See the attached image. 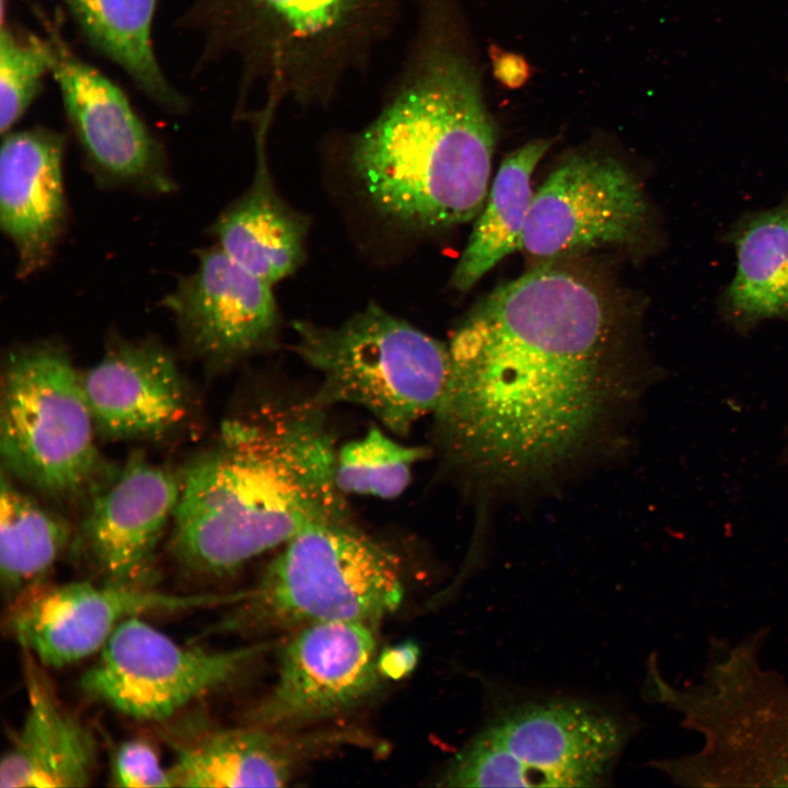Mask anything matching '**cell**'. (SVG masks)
Masks as SVG:
<instances>
[{
	"instance_id": "1",
	"label": "cell",
	"mask_w": 788,
	"mask_h": 788,
	"mask_svg": "<svg viewBox=\"0 0 788 788\" xmlns=\"http://www.w3.org/2000/svg\"><path fill=\"white\" fill-rule=\"evenodd\" d=\"M448 349L438 441L452 464L499 484L573 460L633 394L604 300L548 266L480 300Z\"/></svg>"
},
{
	"instance_id": "2",
	"label": "cell",
	"mask_w": 788,
	"mask_h": 788,
	"mask_svg": "<svg viewBox=\"0 0 788 788\" xmlns=\"http://www.w3.org/2000/svg\"><path fill=\"white\" fill-rule=\"evenodd\" d=\"M496 127L456 0H416V23L383 102L347 140L376 212L404 229L468 222L487 196Z\"/></svg>"
},
{
	"instance_id": "3",
	"label": "cell",
	"mask_w": 788,
	"mask_h": 788,
	"mask_svg": "<svg viewBox=\"0 0 788 788\" xmlns=\"http://www.w3.org/2000/svg\"><path fill=\"white\" fill-rule=\"evenodd\" d=\"M325 409L312 396L273 399L222 422L181 473L170 541L178 565L228 576L306 528L350 514Z\"/></svg>"
},
{
	"instance_id": "4",
	"label": "cell",
	"mask_w": 788,
	"mask_h": 788,
	"mask_svg": "<svg viewBox=\"0 0 788 788\" xmlns=\"http://www.w3.org/2000/svg\"><path fill=\"white\" fill-rule=\"evenodd\" d=\"M404 0H185L175 26L199 44L193 70L236 67L235 116L273 123L286 103L325 108L392 35Z\"/></svg>"
},
{
	"instance_id": "5",
	"label": "cell",
	"mask_w": 788,
	"mask_h": 788,
	"mask_svg": "<svg viewBox=\"0 0 788 788\" xmlns=\"http://www.w3.org/2000/svg\"><path fill=\"white\" fill-rule=\"evenodd\" d=\"M769 630L734 645L709 640L700 681L667 698L699 750L657 763L675 784L693 787H788V681L764 669Z\"/></svg>"
},
{
	"instance_id": "6",
	"label": "cell",
	"mask_w": 788,
	"mask_h": 788,
	"mask_svg": "<svg viewBox=\"0 0 788 788\" xmlns=\"http://www.w3.org/2000/svg\"><path fill=\"white\" fill-rule=\"evenodd\" d=\"M403 596L397 555L350 514L337 517L282 545L213 631L296 630L324 622L375 625L399 607Z\"/></svg>"
},
{
	"instance_id": "7",
	"label": "cell",
	"mask_w": 788,
	"mask_h": 788,
	"mask_svg": "<svg viewBox=\"0 0 788 788\" xmlns=\"http://www.w3.org/2000/svg\"><path fill=\"white\" fill-rule=\"evenodd\" d=\"M292 327V350L320 378L311 396L321 406L362 407L397 436L437 410L450 371L448 346L379 304L338 326L298 320Z\"/></svg>"
},
{
	"instance_id": "8",
	"label": "cell",
	"mask_w": 788,
	"mask_h": 788,
	"mask_svg": "<svg viewBox=\"0 0 788 788\" xmlns=\"http://www.w3.org/2000/svg\"><path fill=\"white\" fill-rule=\"evenodd\" d=\"M96 429L82 374L60 345L38 341L8 354L0 402L2 471L55 499L96 482Z\"/></svg>"
},
{
	"instance_id": "9",
	"label": "cell",
	"mask_w": 788,
	"mask_h": 788,
	"mask_svg": "<svg viewBox=\"0 0 788 788\" xmlns=\"http://www.w3.org/2000/svg\"><path fill=\"white\" fill-rule=\"evenodd\" d=\"M627 727L578 699L524 703L495 717L448 764L449 787H594L609 778Z\"/></svg>"
},
{
	"instance_id": "10",
	"label": "cell",
	"mask_w": 788,
	"mask_h": 788,
	"mask_svg": "<svg viewBox=\"0 0 788 788\" xmlns=\"http://www.w3.org/2000/svg\"><path fill=\"white\" fill-rule=\"evenodd\" d=\"M209 650L175 642L140 616L123 622L82 679L92 698L135 719L166 721L234 682L266 649Z\"/></svg>"
},
{
	"instance_id": "11",
	"label": "cell",
	"mask_w": 788,
	"mask_h": 788,
	"mask_svg": "<svg viewBox=\"0 0 788 788\" xmlns=\"http://www.w3.org/2000/svg\"><path fill=\"white\" fill-rule=\"evenodd\" d=\"M33 10L49 46L65 116L96 184L155 195L172 192L165 150L127 94L73 50L59 12L51 16L35 4Z\"/></svg>"
},
{
	"instance_id": "12",
	"label": "cell",
	"mask_w": 788,
	"mask_h": 788,
	"mask_svg": "<svg viewBox=\"0 0 788 788\" xmlns=\"http://www.w3.org/2000/svg\"><path fill=\"white\" fill-rule=\"evenodd\" d=\"M234 593L171 594L141 584L39 583L9 603L8 634L40 664L61 668L102 650L126 619L232 604Z\"/></svg>"
},
{
	"instance_id": "13",
	"label": "cell",
	"mask_w": 788,
	"mask_h": 788,
	"mask_svg": "<svg viewBox=\"0 0 788 788\" xmlns=\"http://www.w3.org/2000/svg\"><path fill=\"white\" fill-rule=\"evenodd\" d=\"M647 215L645 193L622 163L598 154L573 155L533 194L520 250L554 258L633 243Z\"/></svg>"
},
{
	"instance_id": "14",
	"label": "cell",
	"mask_w": 788,
	"mask_h": 788,
	"mask_svg": "<svg viewBox=\"0 0 788 788\" xmlns=\"http://www.w3.org/2000/svg\"><path fill=\"white\" fill-rule=\"evenodd\" d=\"M371 624L324 622L296 629L279 656L271 691L247 714V725L294 730L341 714L380 683Z\"/></svg>"
},
{
	"instance_id": "15",
	"label": "cell",
	"mask_w": 788,
	"mask_h": 788,
	"mask_svg": "<svg viewBox=\"0 0 788 788\" xmlns=\"http://www.w3.org/2000/svg\"><path fill=\"white\" fill-rule=\"evenodd\" d=\"M197 256L195 270L163 298L189 350L222 368L274 349L280 314L273 285L217 244Z\"/></svg>"
},
{
	"instance_id": "16",
	"label": "cell",
	"mask_w": 788,
	"mask_h": 788,
	"mask_svg": "<svg viewBox=\"0 0 788 788\" xmlns=\"http://www.w3.org/2000/svg\"><path fill=\"white\" fill-rule=\"evenodd\" d=\"M92 488L80 529L90 563L105 582L148 586L158 544L178 503L181 473L138 452Z\"/></svg>"
},
{
	"instance_id": "17",
	"label": "cell",
	"mask_w": 788,
	"mask_h": 788,
	"mask_svg": "<svg viewBox=\"0 0 788 788\" xmlns=\"http://www.w3.org/2000/svg\"><path fill=\"white\" fill-rule=\"evenodd\" d=\"M167 733L174 787H282L308 762L346 745L369 746L360 730L308 732L247 725L209 728L181 725Z\"/></svg>"
},
{
	"instance_id": "18",
	"label": "cell",
	"mask_w": 788,
	"mask_h": 788,
	"mask_svg": "<svg viewBox=\"0 0 788 788\" xmlns=\"http://www.w3.org/2000/svg\"><path fill=\"white\" fill-rule=\"evenodd\" d=\"M82 384L96 433L111 440H160L193 408L183 373L158 341L114 343L82 374Z\"/></svg>"
},
{
	"instance_id": "19",
	"label": "cell",
	"mask_w": 788,
	"mask_h": 788,
	"mask_svg": "<svg viewBox=\"0 0 788 788\" xmlns=\"http://www.w3.org/2000/svg\"><path fill=\"white\" fill-rule=\"evenodd\" d=\"M66 135L43 126L2 135L0 227L30 277L51 259L67 225Z\"/></svg>"
},
{
	"instance_id": "20",
	"label": "cell",
	"mask_w": 788,
	"mask_h": 788,
	"mask_svg": "<svg viewBox=\"0 0 788 788\" xmlns=\"http://www.w3.org/2000/svg\"><path fill=\"white\" fill-rule=\"evenodd\" d=\"M24 657L27 708L2 756L0 787H85L96 767L95 737L62 706L39 662L27 652Z\"/></svg>"
},
{
	"instance_id": "21",
	"label": "cell",
	"mask_w": 788,
	"mask_h": 788,
	"mask_svg": "<svg viewBox=\"0 0 788 788\" xmlns=\"http://www.w3.org/2000/svg\"><path fill=\"white\" fill-rule=\"evenodd\" d=\"M253 179L211 227L217 245L237 264L271 283L291 276L305 258L308 218L277 193L267 163V138H255Z\"/></svg>"
},
{
	"instance_id": "22",
	"label": "cell",
	"mask_w": 788,
	"mask_h": 788,
	"mask_svg": "<svg viewBox=\"0 0 788 788\" xmlns=\"http://www.w3.org/2000/svg\"><path fill=\"white\" fill-rule=\"evenodd\" d=\"M85 44L119 68L151 103L182 115L189 100L166 77L152 28L159 0H60Z\"/></svg>"
},
{
	"instance_id": "23",
	"label": "cell",
	"mask_w": 788,
	"mask_h": 788,
	"mask_svg": "<svg viewBox=\"0 0 788 788\" xmlns=\"http://www.w3.org/2000/svg\"><path fill=\"white\" fill-rule=\"evenodd\" d=\"M551 144L546 139L530 141L502 161L453 271L451 285L455 290H470L500 260L520 250L534 194L531 176Z\"/></svg>"
},
{
	"instance_id": "24",
	"label": "cell",
	"mask_w": 788,
	"mask_h": 788,
	"mask_svg": "<svg viewBox=\"0 0 788 788\" xmlns=\"http://www.w3.org/2000/svg\"><path fill=\"white\" fill-rule=\"evenodd\" d=\"M737 270L727 294L742 324L788 317V202L742 219L731 234Z\"/></svg>"
},
{
	"instance_id": "25",
	"label": "cell",
	"mask_w": 788,
	"mask_h": 788,
	"mask_svg": "<svg viewBox=\"0 0 788 788\" xmlns=\"http://www.w3.org/2000/svg\"><path fill=\"white\" fill-rule=\"evenodd\" d=\"M68 524L22 491L15 480L1 472L0 578L10 603L28 589L43 583L69 543Z\"/></svg>"
},
{
	"instance_id": "26",
	"label": "cell",
	"mask_w": 788,
	"mask_h": 788,
	"mask_svg": "<svg viewBox=\"0 0 788 788\" xmlns=\"http://www.w3.org/2000/svg\"><path fill=\"white\" fill-rule=\"evenodd\" d=\"M427 455L426 448L404 444L371 427L361 438L337 449L336 484L345 496L393 499L407 488L414 465Z\"/></svg>"
},
{
	"instance_id": "27",
	"label": "cell",
	"mask_w": 788,
	"mask_h": 788,
	"mask_svg": "<svg viewBox=\"0 0 788 788\" xmlns=\"http://www.w3.org/2000/svg\"><path fill=\"white\" fill-rule=\"evenodd\" d=\"M51 76V56L44 36L0 23V130L14 129Z\"/></svg>"
},
{
	"instance_id": "28",
	"label": "cell",
	"mask_w": 788,
	"mask_h": 788,
	"mask_svg": "<svg viewBox=\"0 0 788 788\" xmlns=\"http://www.w3.org/2000/svg\"><path fill=\"white\" fill-rule=\"evenodd\" d=\"M111 779L117 787H174L170 767L162 765L151 744L138 739L126 741L115 750Z\"/></svg>"
},
{
	"instance_id": "29",
	"label": "cell",
	"mask_w": 788,
	"mask_h": 788,
	"mask_svg": "<svg viewBox=\"0 0 788 788\" xmlns=\"http://www.w3.org/2000/svg\"><path fill=\"white\" fill-rule=\"evenodd\" d=\"M419 654V648L413 641L387 647L378 656L380 674L392 680L402 679L414 670Z\"/></svg>"
},
{
	"instance_id": "30",
	"label": "cell",
	"mask_w": 788,
	"mask_h": 788,
	"mask_svg": "<svg viewBox=\"0 0 788 788\" xmlns=\"http://www.w3.org/2000/svg\"><path fill=\"white\" fill-rule=\"evenodd\" d=\"M497 78L509 86H518L524 82L528 67L523 59L513 54H498L495 59Z\"/></svg>"
},
{
	"instance_id": "31",
	"label": "cell",
	"mask_w": 788,
	"mask_h": 788,
	"mask_svg": "<svg viewBox=\"0 0 788 788\" xmlns=\"http://www.w3.org/2000/svg\"><path fill=\"white\" fill-rule=\"evenodd\" d=\"M10 0H0V23L8 21Z\"/></svg>"
}]
</instances>
